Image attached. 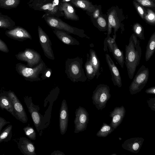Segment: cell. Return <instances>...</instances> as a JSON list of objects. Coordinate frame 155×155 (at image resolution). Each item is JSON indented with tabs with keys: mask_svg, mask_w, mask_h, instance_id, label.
Masks as SVG:
<instances>
[{
	"mask_svg": "<svg viewBox=\"0 0 155 155\" xmlns=\"http://www.w3.org/2000/svg\"><path fill=\"white\" fill-rule=\"evenodd\" d=\"M24 101L30 113L34 124L40 136H41L42 131L49 124L50 120L45 118L39 113V106L34 104L31 97L27 96L24 97Z\"/></svg>",
	"mask_w": 155,
	"mask_h": 155,
	"instance_id": "3957f363",
	"label": "cell"
},
{
	"mask_svg": "<svg viewBox=\"0 0 155 155\" xmlns=\"http://www.w3.org/2000/svg\"><path fill=\"white\" fill-rule=\"evenodd\" d=\"M126 110L123 106L115 107L110 112V117L111 118L110 124L116 129L122 122L125 114Z\"/></svg>",
	"mask_w": 155,
	"mask_h": 155,
	"instance_id": "ffe728a7",
	"label": "cell"
},
{
	"mask_svg": "<svg viewBox=\"0 0 155 155\" xmlns=\"http://www.w3.org/2000/svg\"><path fill=\"white\" fill-rule=\"evenodd\" d=\"M15 26V21L8 15H4L0 12V28L10 30Z\"/></svg>",
	"mask_w": 155,
	"mask_h": 155,
	"instance_id": "484cf974",
	"label": "cell"
},
{
	"mask_svg": "<svg viewBox=\"0 0 155 155\" xmlns=\"http://www.w3.org/2000/svg\"><path fill=\"white\" fill-rule=\"evenodd\" d=\"M5 35L8 37L19 41H23L28 39H32L29 32L25 29L20 26H15L12 29L6 30Z\"/></svg>",
	"mask_w": 155,
	"mask_h": 155,
	"instance_id": "5bb4252c",
	"label": "cell"
},
{
	"mask_svg": "<svg viewBox=\"0 0 155 155\" xmlns=\"http://www.w3.org/2000/svg\"><path fill=\"white\" fill-rule=\"evenodd\" d=\"M61 0H53L42 3H28L29 6L35 10L43 11L45 13L58 18L64 17V13L60 11Z\"/></svg>",
	"mask_w": 155,
	"mask_h": 155,
	"instance_id": "8992f818",
	"label": "cell"
},
{
	"mask_svg": "<svg viewBox=\"0 0 155 155\" xmlns=\"http://www.w3.org/2000/svg\"><path fill=\"white\" fill-rule=\"evenodd\" d=\"M38 31L40 43L44 55L50 59L54 60L52 43L49 37L39 26L38 27Z\"/></svg>",
	"mask_w": 155,
	"mask_h": 155,
	"instance_id": "4fadbf2b",
	"label": "cell"
},
{
	"mask_svg": "<svg viewBox=\"0 0 155 155\" xmlns=\"http://www.w3.org/2000/svg\"><path fill=\"white\" fill-rule=\"evenodd\" d=\"M54 29L53 31L54 34L63 43L68 45H80L78 41L66 31L58 29Z\"/></svg>",
	"mask_w": 155,
	"mask_h": 155,
	"instance_id": "7402d4cb",
	"label": "cell"
},
{
	"mask_svg": "<svg viewBox=\"0 0 155 155\" xmlns=\"http://www.w3.org/2000/svg\"><path fill=\"white\" fill-rule=\"evenodd\" d=\"M0 108L2 110H5L14 117L13 105L8 95V91L0 93Z\"/></svg>",
	"mask_w": 155,
	"mask_h": 155,
	"instance_id": "603a6c76",
	"label": "cell"
},
{
	"mask_svg": "<svg viewBox=\"0 0 155 155\" xmlns=\"http://www.w3.org/2000/svg\"><path fill=\"white\" fill-rule=\"evenodd\" d=\"M149 70L143 65L140 68L129 86L131 94L140 92L147 83L149 77Z\"/></svg>",
	"mask_w": 155,
	"mask_h": 155,
	"instance_id": "ba28073f",
	"label": "cell"
},
{
	"mask_svg": "<svg viewBox=\"0 0 155 155\" xmlns=\"http://www.w3.org/2000/svg\"><path fill=\"white\" fill-rule=\"evenodd\" d=\"M51 155H64V154L63 152L61 151L57 150H54L53 152L51 154Z\"/></svg>",
	"mask_w": 155,
	"mask_h": 155,
	"instance_id": "f6af8a7d",
	"label": "cell"
},
{
	"mask_svg": "<svg viewBox=\"0 0 155 155\" xmlns=\"http://www.w3.org/2000/svg\"><path fill=\"white\" fill-rule=\"evenodd\" d=\"M97 27L101 31H105L107 30V23L102 16L98 17L97 20Z\"/></svg>",
	"mask_w": 155,
	"mask_h": 155,
	"instance_id": "d590c367",
	"label": "cell"
},
{
	"mask_svg": "<svg viewBox=\"0 0 155 155\" xmlns=\"http://www.w3.org/2000/svg\"><path fill=\"white\" fill-rule=\"evenodd\" d=\"M75 114L74 132L78 133L86 129L89 120V114L85 108L81 106L76 109Z\"/></svg>",
	"mask_w": 155,
	"mask_h": 155,
	"instance_id": "30bf717a",
	"label": "cell"
},
{
	"mask_svg": "<svg viewBox=\"0 0 155 155\" xmlns=\"http://www.w3.org/2000/svg\"><path fill=\"white\" fill-rule=\"evenodd\" d=\"M8 94L13 105L14 117L23 123H26L28 118L22 104L14 92L9 90Z\"/></svg>",
	"mask_w": 155,
	"mask_h": 155,
	"instance_id": "8fae6325",
	"label": "cell"
},
{
	"mask_svg": "<svg viewBox=\"0 0 155 155\" xmlns=\"http://www.w3.org/2000/svg\"><path fill=\"white\" fill-rule=\"evenodd\" d=\"M15 55L17 60L26 62V66L30 68L37 66L42 60L40 54L34 50L30 48H26Z\"/></svg>",
	"mask_w": 155,
	"mask_h": 155,
	"instance_id": "9c48e42d",
	"label": "cell"
},
{
	"mask_svg": "<svg viewBox=\"0 0 155 155\" xmlns=\"http://www.w3.org/2000/svg\"><path fill=\"white\" fill-rule=\"evenodd\" d=\"M134 33L137 38L141 40L145 39L144 35V29L142 26L138 23H136L133 26Z\"/></svg>",
	"mask_w": 155,
	"mask_h": 155,
	"instance_id": "1f68e13d",
	"label": "cell"
},
{
	"mask_svg": "<svg viewBox=\"0 0 155 155\" xmlns=\"http://www.w3.org/2000/svg\"><path fill=\"white\" fill-rule=\"evenodd\" d=\"M70 2L77 8L89 12H93L96 9L88 0H71Z\"/></svg>",
	"mask_w": 155,
	"mask_h": 155,
	"instance_id": "cb8c5ba5",
	"label": "cell"
},
{
	"mask_svg": "<svg viewBox=\"0 0 155 155\" xmlns=\"http://www.w3.org/2000/svg\"><path fill=\"white\" fill-rule=\"evenodd\" d=\"M59 9L60 11L63 12L65 18L73 21L79 20V17L76 14L74 8L69 2H61Z\"/></svg>",
	"mask_w": 155,
	"mask_h": 155,
	"instance_id": "44dd1931",
	"label": "cell"
},
{
	"mask_svg": "<svg viewBox=\"0 0 155 155\" xmlns=\"http://www.w3.org/2000/svg\"><path fill=\"white\" fill-rule=\"evenodd\" d=\"M46 68L45 63L42 60L39 64L32 68L28 67L21 63H18L16 64L15 70L26 80L37 81L42 80L39 75L43 73Z\"/></svg>",
	"mask_w": 155,
	"mask_h": 155,
	"instance_id": "5b68a950",
	"label": "cell"
},
{
	"mask_svg": "<svg viewBox=\"0 0 155 155\" xmlns=\"http://www.w3.org/2000/svg\"><path fill=\"white\" fill-rule=\"evenodd\" d=\"M142 6L148 7H155V4L152 0H135Z\"/></svg>",
	"mask_w": 155,
	"mask_h": 155,
	"instance_id": "8d00e7d4",
	"label": "cell"
},
{
	"mask_svg": "<svg viewBox=\"0 0 155 155\" xmlns=\"http://www.w3.org/2000/svg\"><path fill=\"white\" fill-rule=\"evenodd\" d=\"M18 148L24 155H36L34 143L25 137H21L18 143Z\"/></svg>",
	"mask_w": 155,
	"mask_h": 155,
	"instance_id": "d6986e66",
	"label": "cell"
},
{
	"mask_svg": "<svg viewBox=\"0 0 155 155\" xmlns=\"http://www.w3.org/2000/svg\"><path fill=\"white\" fill-rule=\"evenodd\" d=\"M20 0H0V8L10 9L16 8L20 3Z\"/></svg>",
	"mask_w": 155,
	"mask_h": 155,
	"instance_id": "4dcf8cb0",
	"label": "cell"
},
{
	"mask_svg": "<svg viewBox=\"0 0 155 155\" xmlns=\"http://www.w3.org/2000/svg\"><path fill=\"white\" fill-rule=\"evenodd\" d=\"M86 76L87 79L91 80L96 76L95 72L90 58L89 54H87V60L84 64Z\"/></svg>",
	"mask_w": 155,
	"mask_h": 155,
	"instance_id": "83f0119b",
	"label": "cell"
},
{
	"mask_svg": "<svg viewBox=\"0 0 155 155\" xmlns=\"http://www.w3.org/2000/svg\"><path fill=\"white\" fill-rule=\"evenodd\" d=\"M71 0H61V2H70Z\"/></svg>",
	"mask_w": 155,
	"mask_h": 155,
	"instance_id": "bcb514c9",
	"label": "cell"
},
{
	"mask_svg": "<svg viewBox=\"0 0 155 155\" xmlns=\"http://www.w3.org/2000/svg\"><path fill=\"white\" fill-rule=\"evenodd\" d=\"M147 103L148 104V106L150 107V109L155 111V98H152L149 99L147 100Z\"/></svg>",
	"mask_w": 155,
	"mask_h": 155,
	"instance_id": "ab89813d",
	"label": "cell"
},
{
	"mask_svg": "<svg viewBox=\"0 0 155 155\" xmlns=\"http://www.w3.org/2000/svg\"><path fill=\"white\" fill-rule=\"evenodd\" d=\"M145 92L148 94H155V87L153 86L150 87L146 90Z\"/></svg>",
	"mask_w": 155,
	"mask_h": 155,
	"instance_id": "b9f144b4",
	"label": "cell"
},
{
	"mask_svg": "<svg viewBox=\"0 0 155 155\" xmlns=\"http://www.w3.org/2000/svg\"><path fill=\"white\" fill-rule=\"evenodd\" d=\"M111 97L109 87L106 84H100L93 92L92 102L98 110L105 107Z\"/></svg>",
	"mask_w": 155,
	"mask_h": 155,
	"instance_id": "52a82bcc",
	"label": "cell"
},
{
	"mask_svg": "<svg viewBox=\"0 0 155 155\" xmlns=\"http://www.w3.org/2000/svg\"><path fill=\"white\" fill-rule=\"evenodd\" d=\"M147 14L144 18L145 21L148 24L154 25L155 24V14L154 12L150 9L147 10Z\"/></svg>",
	"mask_w": 155,
	"mask_h": 155,
	"instance_id": "836d02e7",
	"label": "cell"
},
{
	"mask_svg": "<svg viewBox=\"0 0 155 155\" xmlns=\"http://www.w3.org/2000/svg\"><path fill=\"white\" fill-rule=\"evenodd\" d=\"M0 51L7 53L9 52V50L6 44L0 38Z\"/></svg>",
	"mask_w": 155,
	"mask_h": 155,
	"instance_id": "f35d334b",
	"label": "cell"
},
{
	"mask_svg": "<svg viewBox=\"0 0 155 155\" xmlns=\"http://www.w3.org/2000/svg\"><path fill=\"white\" fill-rule=\"evenodd\" d=\"M12 126L9 124L2 130L0 133V143L10 141L12 137Z\"/></svg>",
	"mask_w": 155,
	"mask_h": 155,
	"instance_id": "f546056e",
	"label": "cell"
},
{
	"mask_svg": "<svg viewBox=\"0 0 155 155\" xmlns=\"http://www.w3.org/2000/svg\"><path fill=\"white\" fill-rule=\"evenodd\" d=\"M142 54L140 42L134 33L130 36L128 45L125 46V62L130 79L133 76L140 63Z\"/></svg>",
	"mask_w": 155,
	"mask_h": 155,
	"instance_id": "6da1fadb",
	"label": "cell"
},
{
	"mask_svg": "<svg viewBox=\"0 0 155 155\" xmlns=\"http://www.w3.org/2000/svg\"><path fill=\"white\" fill-rule=\"evenodd\" d=\"M134 6L138 13L141 18L144 20L145 16L147 14V11L143 6L134 1H133Z\"/></svg>",
	"mask_w": 155,
	"mask_h": 155,
	"instance_id": "e575fe53",
	"label": "cell"
},
{
	"mask_svg": "<svg viewBox=\"0 0 155 155\" xmlns=\"http://www.w3.org/2000/svg\"><path fill=\"white\" fill-rule=\"evenodd\" d=\"M108 24L107 27V33L106 38L110 37L111 33L112 28H114V35L113 38L116 40V32L120 27V22L117 16L116 12L115 10H112L108 15Z\"/></svg>",
	"mask_w": 155,
	"mask_h": 155,
	"instance_id": "ac0fdd59",
	"label": "cell"
},
{
	"mask_svg": "<svg viewBox=\"0 0 155 155\" xmlns=\"http://www.w3.org/2000/svg\"><path fill=\"white\" fill-rule=\"evenodd\" d=\"M10 122L6 120L4 118L0 116V133L2 128L6 124H10Z\"/></svg>",
	"mask_w": 155,
	"mask_h": 155,
	"instance_id": "60d3db41",
	"label": "cell"
},
{
	"mask_svg": "<svg viewBox=\"0 0 155 155\" xmlns=\"http://www.w3.org/2000/svg\"><path fill=\"white\" fill-rule=\"evenodd\" d=\"M89 56L92 65L95 72L96 78L97 79L101 72L100 61L96 52L93 49H90Z\"/></svg>",
	"mask_w": 155,
	"mask_h": 155,
	"instance_id": "d4e9b609",
	"label": "cell"
},
{
	"mask_svg": "<svg viewBox=\"0 0 155 155\" xmlns=\"http://www.w3.org/2000/svg\"><path fill=\"white\" fill-rule=\"evenodd\" d=\"M155 50V32L151 36L146 47L145 54L146 61H149L153 55Z\"/></svg>",
	"mask_w": 155,
	"mask_h": 155,
	"instance_id": "4316f807",
	"label": "cell"
},
{
	"mask_svg": "<svg viewBox=\"0 0 155 155\" xmlns=\"http://www.w3.org/2000/svg\"><path fill=\"white\" fill-rule=\"evenodd\" d=\"M144 141L142 137L130 138L126 140L122 144V147L125 150L137 153L140 150Z\"/></svg>",
	"mask_w": 155,
	"mask_h": 155,
	"instance_id": "e0dca14e",
	"label": "cell"
},
{
	"mask_svg": "<svg viewBox=\"0 0 155 155\" xmlns=\"http://www.w3.org/2000/svg\"><path fill=\"white\" fill-rule=\"evenodd\" d=\"M114 128L110 124L103 123L96 136L100 137H105L114 130Z\"/></svg>",
	"mask_w": 155,
	"mask_h": 155,
	"instance_id": "f1b7e54d",
	"label": "cell"
},
{
	"mask_svg": "<svg viewBox=\"0 0 155 155\" xmlns=\"http://www.w3.org/2000/svg\"><path fill=\"white\" fill-rule=\"evenodd\" d=\"M104 44V51H107V47H108L110 51L112 52L114 58L121 68H123L125 62V57L123 52L119 48L115 40L110 36L107 38H105Z\"/></svg>",
	"mask_w": 155,
	"mask_h": 155,
	"instance_id": "7c38bea8",
	"label": "cell"
},
{
	"mask_svg": "<svg viewBox=\"0 0 155 155\" xmlns=\"http://www.w3.org/2000/svg\"><path fill=\"white\" fill-rule=\"evenodd\" d=\"M100 15L99 10L98 8L95 9V10L93 12V16L94 18H97Z\"/></svg>",
	"mask_w": 155,
	"mask_h": 155,
	"instance_id": "7bdbcfd3",
	"label": "cell"
},
{
	"mask_svg": "<svg viewBox=\"0 0 155 155\" xmlns=\"http://www.w3.org/2000/svg\"><path fill=\"white\" fill-rule=\"evenodd\" d=\"M105 58L111 75L114 85L120 87L122 86L121 78L119 71L109 55L105 54Z\"/></svg>",
	"mask_w": 155,
	"mask_h": 155,
	"instance_id": "2e32d148",
	"label": "cell"
},
{
	"mask_svg": "<svg viewBox=\"0 0 155 155\" xmlns=\"http://www.w3.org/2000/svg\"><path fill=\"white\" fill-rule=\"evenodd\" d=\"M25 134L30 140H36V133L34 128L32 127L28 126L23 128Z\"/></svg>",
	"mask_w": 155,
	"mask_h": 155,
	"instance_id": "d6a6232c",
	"label": "cell"
},
{
	"mask_svg": "<svg viewBox=\"0 0 155 155\" xmlns=\"http://www.w3.org/2000/svg\"><path fill=\"white\" fill-rule=\"evenodd\" d=\"M53 0H29L28 3H42L46 2L51 1Z\"/></svg>",
	"mask_w": 155,
	"mask_h": 155,
	"instance_id": "ee69618b",
	"label": "cell"
},
{
	"mask_svg": "<svg viewBox=\"0 0 155 155\" xmlns=\"http://www.w3.org/2000/svg\"><path fill=\"white\" fill-rule=\"evenodd\" d=\"M52 73V71L51 68H46L41 76V80H45L50 77Z\"/></svg>",
	"mask_w": 155,
	"mask_h": 155,
	"instance_id": "74e56055",
	"label": "cell"
},
{
	"mask_svg": "<svg viewBox=\"0 0 155 155\" xmlns=\"http://www.w3.org/2000/svg\"><path fill=\"white\" fill-rule=\"evenodd\" d=\"M83 64L82 58L78 57L66 60L65 72L67 77L73 82H84L87 80Z\"/></svg>",
	"mask_w": 155,
	"mask_h": 155,
	"instance_id": "7a4b0ae2",
	"label": "cell"
},
{
	"mask_svg": "<svg viewBox=\"0 0 155 155\" xmlns=\"http://www.w3.org/2000/svg\"><path fill=\"white\" fill-rule=\"evenodd\" d=\"M42 18L50 27L53 29L63 30L68 34H73L80 38H90L84 33L83 30L71 26L59 18L45 13L42 16Z\"/></svg>",
	"mask_w": 155,
	"mask_h": 155,
	"instance_id": "277c9868",
	"label": "cell"
},
{
	"mask_svg": "<svg viewBox=\"0 0 155 155\" xmlns=\"http://www.w3.org/2000/svg\"><path fill=\"white\" fill-rule=\"evenodd\" d=\"M69 113L68 105L66 100L62 101L60 110L59 129L61 135L66 132L68 127Z\"/></svg>",
	"mask_w": 155,
	"mask_h": 155,
	"instance_id": "9a60e30c",
	"label": "cell"
}]
</instances>
